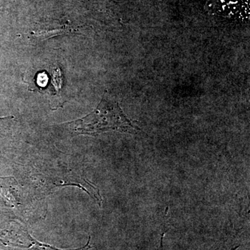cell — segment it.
I'll use <instances>...</instances> for the list:
<instances>
[{"mask_svg":"<svg viewBox=\"0 0 250 250\" xmlns=\"http://www.w3.org/2000/svg\"><path fill=\"white\" fill-rule=\"evenodd\" d=\"M70 128L80 134L97 136L108 131L136 134L139 128L133 125L118 102L104 95L103 100L92 113L69 123Z\"/></svg>","mask_w":250,"mask_h":250,"instance_id":"6da1fadb","label":"cell"},{"mask_svg":"<svg viewBox=\"0 0 250 250\" xmlns=\"http://www.w3.org/2000/svg\"><path fill=\"white\" fill-rule=\"evenodd\" d=\"M71 31L72 30L70 29V28L65 27L54 31H39V32H34L33 34L36 37L40 38L41 40H45V39H48L49 38L53 37V36L62 35V34H67V33L69 34V32H71Z\"/></svg>","mask_w":250,"mask_h":250,"instance_id":"7a4b0ae2","label":"cell"},{"mask_svg":"<svg viewBox=\"0 0 250 250\" xmlns=\"http://www.w3.org/2000/svg\"><path fill=\"white\" fill-rule=\"evenodd\" d=\"M231 243H229L228 241L219 242L214 246L212 247L209 250H235L238 248V246L232 247Z\"/></svg>","mask_w":250,"mask_h":250,"instance_id":"3957f363","label":"cell"},{"mask_svg":"<svg viewBox=\"0 0 250 250\" xmlns=\"http://www.w3.org/2000/svg\"><path fill=\"white\" fill-rule=\"evenodd\" d=\"M14 118V117H13V116L0 117V121H1V120L11 119V118Z\"/></svg>","mask_w":250,"mask_h":250,"instance_id":"277c9868","label":"cell"},{"mask_svg":"<svg viewBox=\"0 0 250 250\" xmlns=\"http://www.w3.org/2000/svg\"><path fill=\"white\" fill-rule=\"evenodd\" d=\"M160 250H163V241H161Z\"/></svg>","mask_w":250,"mask_h":250,"instance_id":"5b68a950","label":"cell"}]
</instances>
